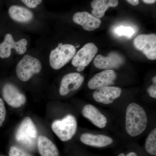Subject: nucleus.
Returning a JSON list of instances; mask_svg holds the SVG:
<instances>
[{
  "label": "nucleus",
  "instance_id": "bb28decb",
  "mask_svg": "<svg viewBox=\"0 0 156 156\" xmlns=\"http://www.w3.org/2000/svg\"><path fill=\"white\" fill-rule=\"evenodd\" d=\"M118 156H137V155L135 153L131 152L127 154L126 155H125L124 154L121 153L120 154H119Z\"/></svg>",
  "mask_w": 156,
  "mask_h": 156
},
{
  "label": "nucleus",
  "instance_id": "b1692460",
  "mask_svg": "<svg viewBox=\"0 0 156 156\" xmlns=\"http://www.w3.org/2000/svg\"><path fill=\"white\" fill-rule=\"evenodd\" d=\"M6 111L4 101L0 98V126H2L5 119Z\"/></svg>",
  "mask_w": 156,
  "mask_h": 156
},
{
  "label": "nucleus",
  "instance_id": "2eb2a0df",
  "mask_svg": "<svg viewBox=\"0 0 156 156\" xmlns=\"http://www.w3.org/2000/svg\"><path fill=\"white\" fill-rule=\"evenodd\" d=\"M82 113L85 118L89 119L98 128H103L106 126L107 119L106 117L92 105H85Z\"/></svg>",
  "mask_w": 156,
  "mask_h": 156
},
{
  "label": "nucleus",
  "instance_id": "f257e3e1",
  "mask_svg": "<svg viewBox=\"0 0 156 156\" xmlns=\"http://www.w3.org/2000/svg\"><path fill=\"white\" fill-rule=\"evenodd\" d=\"M126 120V131L133 137L143 133L147 126L146 113L142 107L137 104L132 103L128 105Z\"/></svg>",
  "mask_w": 156,
  "mask_h": 156
},
{
  "label": "nucleus",
  "instance_id": "f8f14e48",
  "mask_svg": "<svg viewBox=\"0 0 156 156\" xmlns=\"http://www.w3.org/2000/svg\"><path fill=\"white\" fill-rule=\"evenodd\" d=\"M122 92L119 87L108 86L96 89L93 92V97L98 103L110 104L121 96Z\"/></svg>",
  "mask_w": 156,
  "mask_h": 156
},
{
  "label": "nucleus",
  "instance_id": "4468645a",
  "mask_svg": "<svg viewBox=\"0 0 156 156\" xmlns=\"http://www.w3.org/2000/svg\"><path fill=\"white\" fill-rule=\"evenodd\" d=\"M73 21L81 25L85 30L93 31L100 26L101 20L89 12H78L74 14Z\"/></svg>",
  "mask_w": 156,
  "mask_h": 156
},
{
  "label": "nucleus",
  "instance_id": "c85d7f7f",
  "mask_svg": "<svg viewBox=\"0 0 156 156\" xmlns=\"http://www.w3.org/2000/svg\"><path fill=\"white\" fill-rule=\"evenodd\" d=\"M85 68L83 67H77V70L78 71V72H82L83 71L84 69H85Z\"/></svg>",
  "mask_w": 156,
  "mask_h": 156
},
{
  "label": "nucleus",
  "instance_id": "c756f323",
  "mask_svg": "<svg viewBox=\"0 0 156 156\" xmlns=\"http://www.w3.org/2000/svg\"><path fill=\"white\" fill-rule=\"evenodd\" d=\"M152 82H153L154 84H155V85H156V76L154 77L153 78Z\"/></svg>",
  "mask_w": 156,
  "mask_h": 156
},
{
  "label": "nucleus",
  "instance_id": "ddd939ff",
  "mask_svg": "<svg viewBox=\"0 0 156 156\" xmlns=\"http://www.w3.org/2000/svg\"><path fill=\"white\" fill-rule=\"evenodd\" d=\"M117 74L113 70H105L95 75L89 81L88 88L90 89H97L108 87L114 83Z\"/></svg>",
  "mask_w": 156,
  "mask_h": 156
},
{
  "label": "nucleus",
  "instance_id": "4be33fe9",
  "mask_svg": "<svg viewBox=\"0 0 156 156\" xmlns=\"http://www.w3.org/2000/svg\"><path fill=\"white\" fill-rule=\"evenodd\" d=\"M9 155V156H32L30 154L22 149L15 146L11 147Z\"/></svg>",
  "mask_w": 156,
  "mask_h": 156
},
{
  "label": "nucleus",
  "instance_id": "9d476101",
  "mask_svg": "<svg viewBox=\"0 0 156 156\" xmlns=\"http://www.w3.org/2000/svg\"><path fill=\"white\" fill-rule=\"evenodd\" d=\"M2 95L4 99L9 105L14 108L20 107L26 103L25 95L14 85L7 83L3 87Z\"/></svg>",
  "mask_w": 156,
  "mask_h": 156
},
{
  "label": "nucleus",
  "instance_id": "a211bd4d",
  "mask_svg": "<svg viewBox=\"0 0 156 156\" xmlns=\"http://www.w3.org/2000/svg\"><path fill=\"white\" fill-rule=\"evenodd\" d=\"M119 4L118 0H93L91 4L92 14L97 18H102L108 8H115Z\"/></svg>",
  "mask_w": 156,
  "mask_h": 156
},
{
  "label": "nucleus",
  "instance_id": "20e7f679",
  "mask_svg": "<svg viewBox=\"0 0 156 156\" xmlns=\"http://www.w3.org/2000/svg\"><path fill=\"white\" fill-rule=\"evenodd\" d=\"M42 68L41 62L30 55H26L17 63L16 72L17 77L22 82L29 80L34 74L41 72Z\"/></svg>",
  "mask_w": 156,
  "mask_h": 156
},
{
  "label": "nucleus",
  "instance_id": "7c9ffc66",
  "mask_svg": "<svg viewBox=\"0 0 156 156\" xmlns=\"http://www.w3.org/2000/svg\"></svg>",
  "mask_w": 156,
  "mask_h": 156
},
{
  "label": "nucleus",
  "instance_id": "5701e85b",
  "mask_svg": "<svg viewBox=\"0 0 156 156\" xmlns=\"http://www.w3.org/2000/svg\"><path fill=\"white\" fill-rule=\"evenodd\" d=\"M30 9L36 8L42 3L43 0H21Z\"/></svg>",
  "mask_w": 156,
  "mask_h": 156
},
{
  "label": "nucleus",
  "instance_id": "0eeeda50",
  "mask_svg": "<svg viewBox=\"0 0 156 156\" xmlns=\"http://www.w3.org/2000/svg\"><path fill=\"white\" fill-rule=\"evenodd\" d=\"M136 49L141 51L150 60L156 59V35L155 34H141L134 41Z\"/></svg>",
  "mask_w": 156,
  "mask_h": 156
},
{
  "label": "nucleus",
  "instance_id": "dca6fc26",
  "mask_svg": "<svg viewBox=\"0 0 156 156\" xmlns=\"http://www.w3.org/2000/svg\"><path fill=\"white\" fill-rule=\"evenodd\" d=\"M80 140L86 145L95 147H102L111 144L112 138L102 134H93L84 133L81 135Z\"/></svg>",
  "mask_w": 156,
  "mask_h": 156
},
{
  "label": "nucleus",
  "instance_id": "9b49d317",
  "mask_svg": "<svg viewBox=\"0 0 156 156\" xmlns=\"http://www.w3.org/2000/svg\"><path fill=\"white\" fill-rule=\"evenodd\" d=\"M84 77L77 73H72L65 75L62 79L59 93L65 96L70 92L76 91L80 87L84 82Z\"/></svg>",
  "mask_w": 156,
  "mask_h": 156
},
{
  "label": "nucleus",
  "instance_id": "cd10ccee",
  "mask_svg": "<svg viewBox=\"0 0 156 156\" xmlns=\"http://www.w3.org/2000/svg\"><path fill=\"white\" fill-rule=\"evenodd\" d=\"M144 2L147 4H153L155 3L156 0H142Z\"/></svg>",
  "mask_w": 156,
  "mask_h": 156
},
{
  "label": "nucleus",
  "instance_id": "aec40b11",
  "mask_svg": "<svg viewBox=\"0 0 156 156\" xmlns=\"http://www.w3.org/2000/svg\"><path fill=\"white\" fill-rule=\"evenodd\" d=\"M145 149L150 154L156 155V129H154L147 138Z\"/></svg>",
  "mask_w": 156,
  "mask_h": 156
},
{
  "label": "nucleus",
  "instance_id": "6e6552de",
  "mask_svg": "<svg viewBox=\"0 0 156 156\" xmlns=\"http://www.w3.org/2000/svg\"><path fill=\"white\" fill-rule=\"evenodd\" d=\"M98 51V49L95 44H86L76 53L72 60V64L76 67H86L95 57Z\"/></svg>",
  "mask_w": 156,
  "mask_h": 156
},
{
  "label": "nucleus",
  "instance_id": "412c9836",
  "mask_svg": "<svg viewBox=\"0 0 156 156\" xmlns=\"http://www.w3.org/2000/svg\"><path fill=\"white\" fill-rule=\"evenodd\" d=\"M115 33L119 36H126L128 37H131L135 33L134 28L130 27L120 26L117 27L115 29Z\"/></svg>",
  "mask_w": 156,
  "mask_h": 156
},
{
  "label": "nucleus",
  "instance_id": "f3484780",
  "mask_svg": "<svg viewBox=\"0 0 156 156\" xmlns=\"http://www.w3.org/2000/svg\"><path fill=\"white\" fill-rule=\"evenodd\" d=\"M9 14L10 17L16 22L28 23L33 20L34 14L32 11L25 7L12 5L9 8Z\"/></svg>",
  "mask_w": 156,
  "mask_h": 156
},
{
  "label": "nucleus",
  "instance_id": "f03ea898",
  "mask_svg": "<svg viewBox=\"0 0 156 156\" xmlns=\"http://www.w3.org/2000/svg\"><path fill=\"white\" fill-rule=\"evenodd\" d=\"M37 131L33 121L30 117H26L16 131V140L24 147L33 151L37 144Z\"/></svg>",
  "mask_w": 156,
  "mask_h": 156
},
{
  "label": "nucleus",
  "instance_id": "6ab92c4d",
  "mask_svg": "<svg viewBox=\"0 0 156 156\" xmlns=\"http://www.w3.org/2000/svg\"><path fill=\"white\" fill-rule=\"evenodd\" d=\"M37 145L41 156H59V152L56 146L46 136H39Z\"/></svg>",
  "mask_w": 156,
  "mask_h": 156
},
{
  "label": "nucleus",
  "instance_id": "7ed1b4c3",
  "mask_svg": "<svg viewBox=\"0 0 156 156\" xmlns=\"http://www.w3.org/2000/svg\"><path fill=\"white\" fill-rule=\"evenodd\" d=\"M76 47L70 44L60 43L51 50L49 56L50 66L53 69H60L70 61L75 55Z\"/></svg>",
  "mask_w": 156,
  "mask_h": 156
},
{
  "label": "nucleus",
  "instance_id": "a878e982",
  "mask_svg": "<svg viewBox=\"0 0 156 156\" xmlns=\"http://www.w3.org/2000/svg\"><path fill=\"white\" fill-rule=\"evenodd\" d=\"M126 1L133 6L137 5L139 3V0H126Z\"/></svg>",
  "mask_w": 156,
  "mask_h": 156
},
{
  "label": "nucleus",
  "instance_id": "39448f33",
  "mask_svg": "<svg viewBox=\"0 0 156 156\" xmlns=\"http://www.w3.org/2000/svg\"><path fill=\"white\" fill-rule=\"evenodd\" d=\"M52 129L60 140L68 141L75 134L77 129V122L73 115H68L62 119L54 121L52 124Z\"/></svg>",
  "mask_w": 156,
  "mask_h": 156
},
{
  "label": "nucleus",
  "instance_id": "393cba45",
  "mask_svg": "<svg viewBox=\"0 0 156 156\" xmlns=\"http://www.w3.org/2000/svg\"><path fill=\"white\" fill-rule=\"evenodd\" d=\"M148 93L149 94L151 97L153 98H156V86L154 84L150 86L147 89Z\"/></svg>",
  "mask_w": 156,
  "mask_h": 156
},
{
  "label": "nucleus",
  "instance_id": "1a4fd4ad",
  "mask_svg": "<svg viewBox=\"0 0 156 156\" xmlns=\"http://www.w3.org/2000/svg\"><path fill=\"white\" fill-rule=\"evenodd\" d=\"M125 59L122 56L116 52H112L108 56L97 55L94 60L95 67L99 69L109 70L119 68L123 65Z\"/></svg>",
  "mask_w": 156,
  "mask_h": 156
},
{
  "label": "nucleus",
  "instance_id": "423d86ee",
  "mask_svg": "<svg viewBox=\"0 0 156 156\" xmlns=\"http://www.w3.org/2000/svg\"><path fill=\"white\" fill-rule=\"evenodd\" d=\"M27 44L28 42L25 38L16 41L11 34H6L4 41L0 44V57L9 58L11 56L12 49L15 50L19 55H23L27 50Z\"/></svg>",
  "mask_w": 156,
  "mask_h": 156
}]
</instances>
